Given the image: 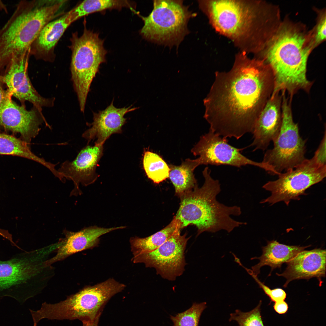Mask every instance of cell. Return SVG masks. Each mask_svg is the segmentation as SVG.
<instances>
[{"label":"cell","instance_id":"obj_36","mask_svg":"<svg viewBox=\"0 0 326 326\" xmlns=\"http://www.w3.org/2000/svg\"><path fill=\"white\" fill-rule=\"evenodd\" d=\"M1 3H0V4H1Z\"/></svg>","mask_w":326,"mask_h":326},{"label":"cell","instance_id":"obj_24","mask_svg":"<svg viewBox=\"0 0 326 326\" xmlns=\"http://www.w3.org/2000/svg\"><path fill=\"white\" fill-rule=\"evenodd\" d=\"M0 155L25 158L40 164L52 173L56 170V164L47 161L36 155L32 152L30 145L12 134L0 133Z\"/></svg>","mask_w":326,"mask_h":326},{"label":"cell","instance_id":"obj_23","mask_svg":"<svg viewBox=\"0 0 326 326\" xmlns=\"http://www.w3.org/2000/svg\"><path fill=\"white\" fill-rule=\"evenodd\" d=\"M200 165L199 157L195 159H186L179 165H169V177L174 187L176 195L180 198L198 185L193 172Z\"/></svg>","mask_w":326,"mask_h":326},{"label":"cell","instance_id":"obj_35","mask_svg":"<svg viewBox=\"0 0 326 326\" xmlns=\"http://www.w3.org/2000/svg\"><path fill=\"white\" fill-rule=\"evenodd\" d=\"M4 85L0 81V104L9 94L7 90L4 88Z\"/></svg>","mask_w":326,"mask_h":326},{"label":"cell","instance_id":"obj_2","mask_svg":"<svg viewBox=\"0 0 326 326\" xmlns=\"http://www.w3.org/2000/svg\"><path fill=\"white\" fill-rule=\"evenodd\" d=\"M198 2L215 30L246 53L257 54L262 50L282 22L279 8L264 1Z\"/></svg>","mask_w":326,"mask_h":326},{"label":"cell","instance_id":"obj_19","mask_svg":"<svg viewBox=\"0 0 326 326\" xmlns=\"http://www.w3.org/2000/svg\"><path fill=\"white\" fill-rule=\"evenodd\" d=\"M326 257L325 249L303 250L287 263V267L283 273L276 274L286 279L284 287L296 280L316 277L321 280L325 276Z\"/></svg>","mask_w":326,"mask_h":326},{"label":"cell","instance_id":"obj_20","mask_svg":"<svg viewBox=\"0 0 326 326\" xmlns=\"http://www.w3.org/2000/svg\"><path fill=\"white\" fill-rule=\"evenodd\" d=\"M121 226L110 228L91 226L77 232L67 230L64 232L65 237L58 242L56 254L46 261L48 266L62 260L68 257L83 250L91 248L99 244V238L112 231L124 229Z\"/></svg>","mask_w":326,"mask_h":326},{"label":"cell","instance_id":"obj_29","mask_svg":"<svg viewBox=\"0 0 326 326\" xmlns=\"http://www.w3.org/2000/svg\"><path fill=\"white\" fill-rule=\"evenodd\" d=\"M260 300L257 305L251 311L243 312L236 309L230 314L229 321H235L239 326H264L261 315Z\"/></svg>","mask_w":326,"mask_h":326},{"label":"cell","instance_id":"obj_9","mask_svg":"<svg viewBox=\"0 0 326 326\" xmlns=\"http://www.w3.org/2000/svg\"><path fill=\"white\" fill-rule=\"evenodd\" d=\"M282 95V123L280 132L273 142V147L265 153L264 163L272 167L279 174L292 169L305 159L306 140L300 136L298 126L294 122L290 101Z\"/></svg>","mask_w":326,"mask_h":326},{"label":"cell","instance_id":"obj_8","mask_svg":"<svg viewBox=\"0 0 326 326\" xmlns=\"http://www.w3.org/2000/svg\"><path fill=\"white\" fill-rule=\"evenodd\" d=\"M70 40L71 79L80 110L84 113L91 83L101 64L106 62L107 52L99 34L85 26L82 35L78 36L77 32L73 33Z\"/></svg>","mask_w":326,"mask_h":326},{"label":"cell","instance_id":"obj_15","mask_svg":"<svg viewBox=\"0 0 326 326\" xmlns=\"http://www.w3.org/2000/svg\"><path fill=\"white\" fill-rule=\"evenodd\" d=\"M30 56L29 50L22 55L13 57L0 76V81L6 86L9 93L18 99L21 104L25 105V102L28 101L33 106L41 108L52 107L55 98L41 96L30 82L28 73Z\"/></svg>","mask_w":326,"mask_h":326},{"label":"cell","instance_id":"obj_27","mask_svg":"<svg viewBox=\"0 0 326 326\" xmlns=\"http://www.w3.org/2000/svg\"><path fill=\"white\" fill-rule=\"evenodd\" d=\"M143 165L147 177L154 183L158 184L169 177V166L155 153L145 151L143 155Z\"/></svg>","mask_w":326,"mask_h":326},{"label":"cell","instance_id":"obj_30","mask_svg":"<svg viewBox=\"0 0 326 326\" xmlns=\"http://www.w3.org/2000/svg\"><path fill=\"white\" fill-rule=\"evenodd\" d=\"M317 17L314 28L309 31L311 42L313 49L326 39V11L325 9H315Z\"/></svg>","mask_w":326,"mask_h":326},{"label":"cell","instance_id":"obj_18","mask_svg":"<svg viewBox=\"0 0 326 326\" xmlns=\"http://www.w3.org/2000/svg\"><path fill=\"white\" fill-rule=\"evenodd\" d=\"M113 99L104 110L93 113V122L91 124L90 127L82 135L88 142L94 140V145H103L111 135L121 132L122 127L126 120L124 115L137 108L132 107V105L117 108L113 105Z\"/></svg>","mask_w":326,"mask_h":326},{"label":"cell","instance_id":"obj_12","mask_svg":"<svg viewBox=\"0 0 326 326\" xmlns=\"http://www.w3.org/2000/svg\"><path fill=\"white\" fill-rule=\"evenodd\" d=\"M181 230H177L156 249L133 255V262L143 263L146 267L155 268L162 278L175 280L184 271V252L190 238H186V233L181 235Z\"/></svg>","mask_w":326,"mask_h":326},{"label":"cell","instance_id":"obj_34","mask_svg":"<svg viewBox=\"0 0 326 326\" xmlns=\"http://www.w3.org/2000/svg\"><path fill=\"white\" fill-rule=\"evenodd\" d=\"M100 316H98L92 320H84L82 321L83 323V326H98Z\"/></svg>","mask_w":326,"mask_h":326},{"label":"cell","instance_id":"obj_14","mask_svg":"<svg viewBox=\"0 0 326 326\" xmlns=\"http://www.w3.org/2000/svg\"><path fill=\"white\" fill-rule=\"evenodd\" d=\"M9 93L0 104V133L15 136L30 145L38 134L44 123L50 127L42 113V108L35 106L30 110L25 105H19L12 99Z\"/></svg>","mask_w":326,"mask_h":326},{"label":"cell","instance_id":"obj_21","mask_svg":"<svg viewBox=\"0 0 326 326\" xmlns=\"http://www.w3.org/2000/svg\"><path fill=\"white\" fill-rule=\"evenodd\" d=\"M67 15V13H65L44 27L30 46V55L46 61L54 60L55 46L70 24L66 20Z\"/></svg>","mask_w":326,"mask_h":326},{"label":"cell","instance_id":"obj_31","mask_svg":"<svg viewBox=\"0 0 326 326\" xmlns=\"http://www.w3.org/2000/svg\"><path fill=\"white\" fill-rule=\"evenodd\" d=\"M247 272L251 275L255 281L258 285L259 287L262 289L265 293L270 298L271 302H274L284 301L286 297V294L285 291L280 288L271 289L265 285L258 278L257 276L254 275L251 270L243 266Z\"/></svg>","mask_w":326,"mask_h":326},{"label":"cell","instance_id":"obj_16","mask_svg":"<svg viewBox=\"0 0 326 326\" xmlns=\"http://www.w3.org/2000/svg\"><path fill=\"white\" fill-rule=\"evenodd\" d=\"M103 145H87L72 161L63 162L58 170L63 178L72 181L74 184L72 195L80 193V184L87 186L97 179V166L103 155Z\"/></svg>","mask_w":326,"mask_h":326},{"label":"cell","instance_id":"obj_25","mask_svg":"<svg viewBox=\"0 0 326 326\" xmlns=\"http://www.w3.org/2000/svg\"><path fill=\"white\" fill-rule=\"evenodd\" d=\"M181 224L175 216L171 222L159 231L146 237L131 238L130 242L133 255L152 251L162 245L175 232L181 229Z\"/></svg>","mask_w":326,"mask_h":326},{"label":"cell","instance_id":"obj_6","mask_svg":"<svg viewBox=\"0 0 326 326\" xmlns=\"http://www.w3.org/2000/svg\"><path fill=\"white\" fill-rule=\"evenodd\" d=\"M49 22L45 11L30 1L22 0L0 29V76L14 57L28 51Z\"/></svg>","mask_w":326,"mask_h":326},{"label":"cell","instance_id":"obj_32","mask_svg":"<svg viewBox=\"0 0 326 326\" xmlns=\"http://www.w3.org/2000/svg\"><path fill=\"white\" fill-rule=\"evenodd\" d=\"M326 143L325 130L323 138L313 157L318 163L323 165H326Z\"/></svg>","mask_w":326,"mask_h":326},{"label":"cell","instance_id":"obj_7","mask_svg":"<svg viewBox=\"0 0 326 326\" xmlns=\"http://www.w3.org/2000/svg\"><path fill=\"white\" fill-rule=\"evenodd\" d=\"M183 0L153 1V9L146 17L140 15L144 22L140 33L146 40L171 47H177L189 33L190 19L196 16L183 4Z\"/></svg>","mask_w":326,"mask_h":326},{"label":"cell","instance_id":"obj_5","mask_svg":"<svg viewBox=\"0 0 326 326\" xmlns=\"http://www.w3.org/2000/svg\"><path fill=\"white\" fill-rule=\"evenodd\" d=\"M46 247L17 254L10 259L0 260V298L9 297L21 304L39 292V277L50 269Z\"/></svg>","mask_w":326,"mask_h":326},{"label":"cell","instance_id":"obj_1","mask_svg":"<svg viewBox=\"0 0 326 326\" xmlns=\"http://www.w3.org/2000/svg\"><path fill=\"white\" fill-rule=\"evenodd\" d=\"M204 101L209 129L227 138L252 133L257 119L274 89L272 70L262 59L239 52L228 72L216 71Z\"/></svg>","mask_w":326,"mask_h":326},{"label":"cell","instance_id":"obj_11","mask_svg":"<svg viewBox=\"0 0 326 326\" xmlns=\"http://www.w3.org/2000/svg\"><path fill=\"white\" fill-rule=\"evenodd\" d=\"M124 284L110 278L102 283L84 288L71 295L62 302V311L69 320H92L101 316L107 302L122 291Z\"/></svg>","mask_w":326,"mask_h":326},{"label":"cell","instance_id":"obj_17","mask_svg":"<svg viewBox=\"0 0 326 326\" xmlns=\"http://www.w3.org/2000/svg\"><path fill=\"white\" fill-rule=\"evenodd\" d=\"M280 92H273L257 119L250 145L254 147V151L266 150L279 133L282 123V94Z\"/></svg>","mask_w":326,"mask_h":326},{"label":"cell","instance_id":"obj_10","mask_svg":"<svg viewBox=\"0 0 326 326\" xmlns=\"http://www.w3.org/2000/svg\"><path fill=\"white\" fill-rule=\"evenodd\" d=\"M326 176V165L318 163L313 157L306 158L294 168L281 173L277 179L264 184L263 188L271 194L260 203L272 205L283 201L288 206L292 200H299L300 196L306 194L307 189L321 181Z\"/></svg>","mask_w":326,"mask_h":326},{"label":"cell","instance_id":"obj_33","mask_svg":"<svg viewBox=\"0 0 326 326\" xmlns=\"http://www.w3.org/2000/svg\"><path fill=\"white\" fill-rule=\"evenodd\" d=\"M273 307L275 311L280 314L286 313L289 308L287 303L285 300L274 302Z\"/></svg>","mask_w":326,"mask_h":326},{"label":"cell","instance_id":"obj_26","mask_svg":"<svg viewBox=\"0 0 326 326\" xmlns=\"http://www.w3.org/2000/svg\"><path fill=\"white\" fill-rule=\"evenodd\" d=\"M133 3L127 1L86 0L67 12V20L71 24L79 18L89 14L110 9L123 7L133 9Z\"/></svg>","mask_w":326,"mask_h":326},{"label":"cell","instance_id":"obj_28","mask_svg":"<svg viewBox=\"0 0 326 326\" xmlns=\"http://www.w3.org/2000/svg\"><path fill=\"white\" fill-rule=\"evenodd\" d=\"M206 307V302H194L189 308L175 316L170 315V318L174 326H198L201 315Z\"/></svg>","mask_w":326,"mask_h":326},{"label":"cell","instance_id":"obj_22","mask_svg":"<svg viewBox=\"0 0 326 326\" xmlns=\"http://www.w3.org/2000/svg\"><path fill=\"white\" fill-rule=\"evenodd\" d=\"M310 246L288 245L274 240L268 241L267 245L262 247V255L251 258L259 260L257 264L251 267L253 274L257 276L260 272V268L265 266L271 267V273L274 269L280 268L283 264L287 263L299 252Z\"/></svg>","mask_w":326,"mask_h":326},{"label":"cell","instance_id":"obj_4","mask_svg":"<svg viewBox=\"0 0 326 326\" xmlns=\"http://www.w3.org/2000/svg\"><path fill=\"white\" fill-rule=\"evenodd\" d=\"M204 182L200 188L197 185L192 190L180 198V205L175 216L180 222L181 229L189 225H195L197 236L207 232L215 233L224 230L228 233L247 223L236 221L232 216L241 213L240 207L228 206L216 200L221 191L218 180L211 176V171L206 167L202 172Z\"/></svg>","mask_w":326,"mask_h":326},{"label":"cell","instance_id":"obj_3","mask_svg":"<svg viewBox=\"0 0 326 326\" xmlns=\"http://www.w3.org/2000/svg\"><path fill=\"white\" fill-rule=\"evenodd\" d=\"M313 50L309 31L304 25L286 18L256 57L264 60L271 68L273 91H287L292 98L299 90L309 92L312 86L306 71Z\"/></svg>","mask_w":326,"mask_h":326},{"label":"cell","instance_id":"obj_13","mask_svg":"<svg viewBox=\"0 0 326 326\" xmlns=\"http://www.w3.org/2000/svg\"><path fill=\"white\" fill-rule=\"evenodd\" d=\"M244 149L234 147L228 143L227 138L222 137L209 129L202 136L191 150L195 156H199L201 165H229L238 167L251 165L262 168L269 173L272 168L263 162L253 161L243 155Z\"/></svg>","mask_w":326,"mask_h":326}]
</instances>
